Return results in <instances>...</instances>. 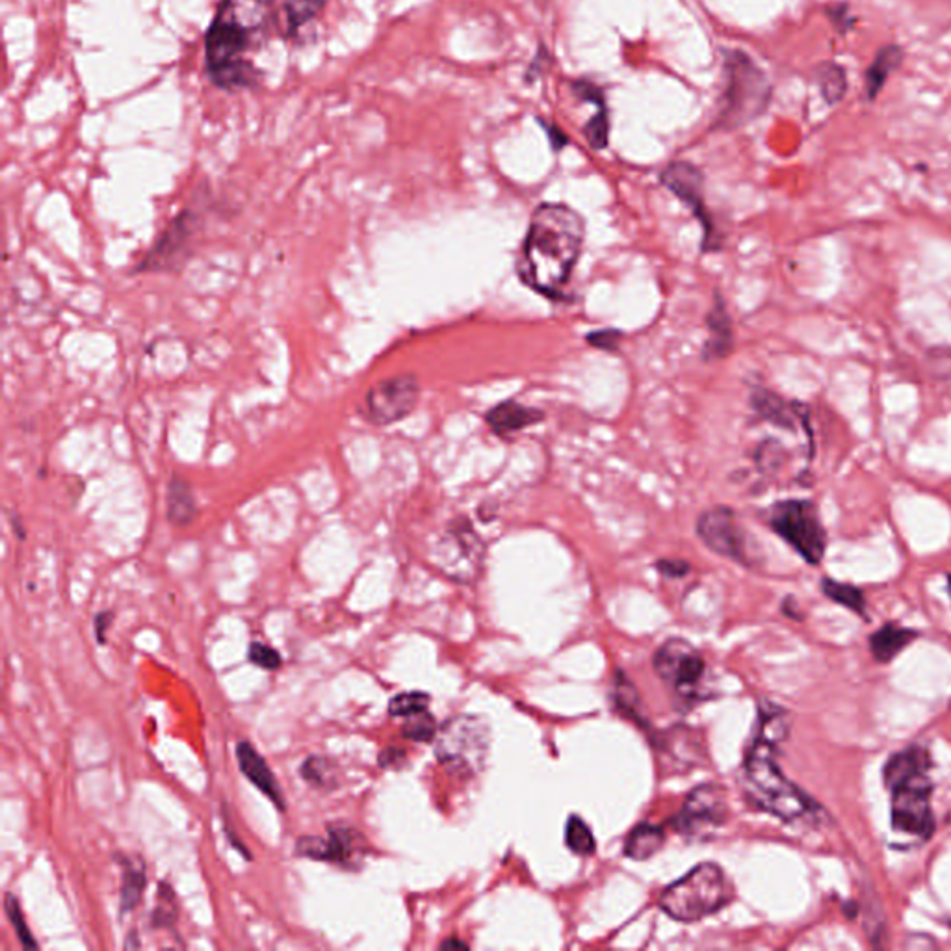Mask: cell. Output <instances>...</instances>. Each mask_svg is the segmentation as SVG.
Here are the masks:
<instances>
[{"mask_svg":"<svg viewBox=\"0 0 951 951\" xmlns=\"http://www.w3.org/2000/svg\"><path fill=\"white\" fill-rule=\"evenodd\" d=\"M818 82H820L823 99L829 105H836V102L842 101V97L845 96V90H848L844 69L836 66V63H823V66H820V69H818Z\"/></svg>","mask_w":951,"mask_h":951,"instance_id":"83f0119b","label":"cell"},{"mask_svg":"<svg viewBox=\"0 0 951 951\" xmlns=\"http://www.w3.org/2000/svg\"><path fill=\"white\" fill-rule=\"evenodd\" d=\"M276 29V0H221L205 40L210 82L226 91L257 86L262 73L255 60Z\"/></svg>","mask_w":951,"mask_h":951,"instance_id":"6da1fadb","label":"cell"},{"mask_svg":"<svg viewBox=\"0 0 951 951\" xmlns=\"http://www.w3.org/2000/svg\"><path fill=\"white\" fill-rule=\"evenodd\" d=\"M113 614L112 612H101V614H97L96 621H93V625H96V636L97 642L107 643V632L112 625Z\"/></svg>","mask_w":951,"mask_h":951,"instance_id":"f35d334b","label":"cell"},{"mask_svg":"<svg viewBox=\"0 0 951 951\" xmlns=\"http://www.w3.org/2000/svg\"><path fill=\"white\" fill-rule=\"evenodd\" d=\"M950 587H951V578H950Z\"/></svg>","mask_w":951,"mask_h":951,"instance_id":"b9f144b4","label":"cell"},{"mask_svg":"<svg viewBox=\"0 0 951 951\" xmlns=\"http://www.w3.org/2000/svg\"><path fill=\"white\" fill-rule=\"evenodd\" d=\"M732 900L731 884L714 862H703L660 895V909L676 922L693 923L721 911Z\"/></svg>","mask_w":951,"mask_h":951,"instance_id":"5b68a950","label":"cell"},{"mask_svg":"<svg viewBox=\"0 0 951 951\" xmlns=\"http://www.w3.org/2000/svg\"><path fill=\"white\" fill-rule=\"evenodd\" d=\"M653 665L660 681L675 695L686 701L697 697L706 676V662L692 643L682 637H671L654 654Z\"/></svg>","mask_w":951,"mask_h":951,"instance_id":"9c48e42d","label":"cell"},{"mask_svg":"<svg viewBox=\"0 0 951 951\" xmlns=\"http://www.w3.org/2000/svg\"><path fill=\"white\" fill-rule=\"evenodd\" d=\"M901 62V51L895 46L884 47L879 51L878 57L873 60L872 68L868 69L866 75V97L873 99L878 97L879 91L883 88L884 82L889 79V75L894 71Z\"/></svg>","mask_w":951,"mask_h":951,"instance_id":"d4e9b609","label":"cell"},{"mask_svg":"<svg viewBox=\"0 0 951 951\" xmlns=\"http://www.w3.org/2000/svg\"><path fill=\"white\" fill-rule=\"evenodd\" d=\"M770 99V85L747 57L734 52L729 58V86L723 108V121L734 125L747 123L756 118Z\"/></svg>","mask_w":951,"mask_h":951,"instance_id":"ba28073f","label":"cell"},{"mask_svg":"<svg viewBox=\"0 0 951 951\" xmlns=\"http://www.w3.org/2000/svg\"><path fill=\"white\" fill-rule=\"evenodd\" d=\"M541 420H545V413L535 409V407L523 406L515 400L501 402L485 415V423L489 426L491 432L502 439H507V437H512V435L518 434L529 426H535Z\"/></svg>","mask_w":951,"mask_h":951,"instance_id":"ac0fdd59","label":"cell"},{"mask_svg":"<svg viewBox=\"0 0 951 951\" xmlns=\"http://www.w3.org/2000/svg\"><path fill=\"white\" fill-rule=\"evenodd\" d=\"M586 240V224L576 210L562 204L535 209L524 238L518 276L535 293L557 298L571 279Z\"/></svg>","mask_w":951,"mask_h":951,"instance_id":"7a4b0ae2","label":"cell"},{"mask_svg":"<svg viewBox=\"0 0 951 951\" xmlns=\"http://www.w3.org/2000/svg\"><path fill=\"white\" fill-rule=\"evenodd\" d=\"M621 331H615V329H604V331H593L587 335V343L595 346L598 349H606V351H615L617 349V343H620Z\"/></svg>","mask_w":951,"mask_h":951,"instance_id":"8d00e7d4","label":"cell"},{"mask_svg":"<svg viewBox=\"0 0 951 951\" xmlns=\"http://www.w3.org/2000/svg\"><path fill=\"white\" fill-rule=\"evenodd\" d=\"M697 535L699 539L703 541L704 546H709L710 551L720 554V556L729 557L732 562L747 565L745 532L737 523L736 513L732 512L731 507L717 506L706 509L699 517Z\"/></svg>","mask_w":951,"mask_h":951,"instance_id":"4fadbf2b","label":"cell"},{"mask_svg":"<svg viewBox=\"0 0 951 951\" xmlns=\"http://www.w3.org/2000/svg\"><path fill=\"white\" fill-rule=\"evenodd\" d=\"M440 948H445V950L446 948H463V950H467L468 945L465 944V942H459V940L452 939L446 940V942H443V945H440Z\"/></svg>","mask_w":951,"mask_h":951,"instance_id":"60d3db41","label":"cell"},{"mask_svg":"<svg viewBox=\"0 0 951 951\" xmlns=\"http://www.w3.org/2000/svg\"><path fill=\"white\" fill-rule=\"evenodd\" d=\"M248 656L251 664L259 665L262 670L276 671L283 665L281 654L277 653L276 648L270 647V645H265V643H251Z\"/></svg>","mask_w":951,"mask_h":951,"instance_id":"d590c367","label":"cell"},{"mask_svg":"<svg viewBox=\"0 0 951 951\" xmlns=\"http://www.w3.org/2000/svg\"><path fill=\"white\" fill-rule=\"evenodd\" d=\"M614 690V701L617 710H620L621 714L626 715V717L637 721V717H640V697H637L634 682L628 681L623 671H615Z\"/></svg>","mask_w":951,"mask_h":951,"instance_id":"4dcf8cb0","label":"cell"},{"mask_svg":"<svg viewBox=\"0 0 951 951\" xmlns=\"http://www.w3.org/2000/svg\"><path fill=\"white\" fill-rule=\"evenodd\" d=\"M420 398V384L413 374H400L377 382L366 393L363 417L376 426H390L412 415Z\"/></svg>","mask_w":951,"mask_h":951,"instance_id":"30bf717a","label":"cell"},{"mask_svg":"<svg viewBox=\"0 0 951 951\" xmlns=\"http://www.w3.org/2000/svg\"><path fill=\"white\" fill-rule=\"evenodd\" d=\"M402 734L413 742H432L437 736V723H435L434 715L426 710L423 714L407 717Z\"/></svg>","mask_w":951,"mask_h":951,"instance_id":"e575fe53","label":"cell"},{"mask_svg":"<svg viewBox=\"0 0 951 951\" xmlns=\"http://www.w3.org/2000/svg\"><path fill=\"white\" fill-rule=\"evenodd\" d=\"M656 565H658L660 573L670 576V578L687 575V571H690V565L686 562H681V559H662Z\"/></svg>","mask_w":951,"mask_h":951,"instance_id":"74e56055","label":"cell"},{"mask_svg":"<svg viewBox=\"0 0 951 951\" xmlns=\"http://www.w3.org/2000/svg\"><path fill=\"white\" fill-rule=\"evenodd\" d=\"M489 726L478 715H457L437 732L435 754L440 764L462 775H476L489 753Z\"/></svg>","mask_w":951,"mask_h":951,"instance_id":"8992f818","label":"cell"},{"mask_svg":"<svg viewBox=\"0 0 951 951\" xmlns=\"http://www.w3.org/2000/svg\"><path fill=\"white\" fill-rule=\"evenodd\" d=\"M404 759L402 749L389 747L385 749L384 753L379 754V766L389 767L395 764L396 760Z\"/></svg>","mask_w":951,"mask_h":951,"instance_id":"ab89813d","label":"cell"},{"mask_svg":"<svg viewBox=\"0 0 951 951\" xmlns=\"http://www.w3.org/2000/svg\"><path fill=\"white\" fill-rule=\"evenodd\" d=\"M429 709V695L423 692H406L390 699L389 714L393 717H412Z\"/></svg>","mask_w":951,"mask_h":951,"instance_id":"d6a6232c","label":"cell"},{"mask_svg":"<svg viewBox=\"0 0 951 951\" xmlns=\"http://www.w3.org/2000/svg\"><path fill=\"white\" fill-rule=\"evenodd\" d=\"M168 518L177 526L190 524L198 513V501L192 487L180 476H174L168 484Z\"/></svg>","mask_w":951,"mask_h":951,"instance_id":"44dd1931","label":"cell"},{"mask_svg":"<svg viewBox=\"0 0 951 951\" xmlns=\"http://www.w3.org/2000/svg\"><path fill=\"white\" fill-rule=\"evenodd\" d=\"M305 783L318 790H335L338 786L337 764L324 756H309L299 767Z\"/></svg>","mask_w":951,"mask_h":951,"instance_id":"484cf974","label":"cell"},{"mask_svg":"<svg viewBox=\"0 0 951 951\" xmlns=\"http://www.w3.org/2000/svg\"><path fill=\"white\" fill-rule=\"evenodd\" d=\"M327 0H283V21L287 36H298L305 27L318 19Z\"/></svg>","mask_w":951,"mask_h":951,"instance_id":"603a6c76","label":"cell"},{"mask_svg":"<svg viewBox=\"0 0 951 951\" xmlns=\"http://www.w3.org/2000/svg\"><path fill=\"white\" fill-rule=\"evenodd\" d=\"M665 844V831L654 823H640L625 842V855L632 861H647Z\"/></svg>","mask_w":951,"mask_h":951,"instance_id":"7402d4cb","label":"cell"},{"mask_svg":"<svg viewBox=\"0 0 951 951\" xmlns=\"http://www.w3.org/2000/svg\"><path fill=\"white\" fill-rule=\"evenodd\" d=\"M237 759L238 766H240L249 783H254L266 798H270L271 803L279 811H285L287 805H285V795H283L281 786L277 783L271 767L262 759V754L251 743L240 742L237 745Z\"/></svg>","mask_w":951,"mask_h":951,"instance_id":"e0dca14e","label":"cell"},{"mask_svg":"<svg viewBox=\"0 0 951 951\" xmlns=\"http://www.w3.org/2000/svg\"><path fill=\"white\" fill-rule=\"evenodd\" d=\"M822 592L833 603L851 610L853 614L866 617V598H864V593L859 587L844 584V582L833 581V578H823Z\"/></svg>","mask_w":951,"mask_h":951,"instance_id":"4316f807","label":"cell"},{"mask_svg":"<svg viewBox=\"0 0 951 951\" xmlns=\"http://www.w3.org/2000/svg\"><path fill=\"white\" fill-rule=\"evenodd\" d=\"M729 818V801L723 786L703 784L687 795L681 812L673 820L676 833L690 839H704L714 833Z\"/></svg>","mask_w":951,"mask_h":951,"instance_id":"8fae6325","label":"cell"},{"mask_svg":"<svg viewBox=\"0 0 951 951\" xmlns=\"http://www.w3.org/2000/svg\"><path fill=\"white\" fill-rule=\"evenodd\" d=\"M123 864V879H121V894H119V907L121 912L135 911L138 903L141 901L143 890H146V866L141 861L129 859L121 862Z\"/></svg>","mask_w":951,"mask_h":951,"instance_id":"cb8c5ba5","label":"cell"},{"mask_svg":"<svg viewBox=\"0 0 951 951\" xmlns=\"http://www.w3.org/2000/svg\"><path fill=\"white\" fill-rule=\"evenodd\" d=\"M789 712L775 704H760L759 731L743 762L749 795L762 811L784 822H803L818 816L820 805L792 783L777 762L779 743L789 736Z\"/></svg>","mask_w":951,"mask_h":951,"instance_id":"3957f363","label":"cell"},{"mask_svg":"<svg viewBox=\"0 0 951 951\" xmlns=\"http://www.w3.org/2000/svg\"><path fill=\"white\" fill-rule=\"evenodd\" d=\"M158 903L152 911L151 925L155 929L171 928L177 922L179 909H177V900H175L174 890L168 883L158 884Z\"/></svg>","mask_w":951,"mask_h":951,"instance_id":"1f68e13d","label":"cell"},{"mask_svg":"<svg viewBox=\"0 0 951 951\" xmlns=\"http://www.w3.org/2000/svg\"><path fill=\"white\" fill-rule=\"evenodd\" d=\"M767 524L806 563L818 565L822 562L828 548V534L812 502H777L767 513Z\"/></svg>","mask_w":951,"mask_h":951,"instance_id":"52a82bcc","label":"cell"},{"mask_svg":"<svg viewBox=\"0 0 951 951\" xmlns=\"http://www.w3.org/2000/svg\"><path fill=\"white\" fill-rule=\"evenodd\" d=\"M198 231V215L192 210H182L168 229L160 235L151 251L143 257L136 271L175 270L190 251L192 237Z\"/></svg>","mask_w":951,"mask_h":951,"instance_id":"5bb4252c","label":"cell"},{"mask_svg":"<svg viewBox=\"0 0 951 951\" xmlns=\"http://www.w3.org/2000/svg\"><path fill=\"white\" fill-rule=\"evenodd\" d=\"M660 180L701 221V226L704 229L703 251L710 254V251H717V249L723 248L721 246V238L715 235L712 218H710L706 207H704L703 174L695 166H692V164L675 162L662 171Z\"/></svg>","mask_w":951,"mask_h":951,"instance_id":"7c38bea8","label":"cell"},{"mask_svg":"<svg viewBox=\"0 0 951 951\" xmlns=\"http://www.w3.org/2000/svg\"><path fill=\"white\" fill-rule=\"evenodd\" d=\"M706 327L710 337L703 346L704 360L725 359L734 348V335H732L731 316L726 313L725 301L720 294L715 293V301L706 315Z\"/></svg>","mask_w":951,"mask_h":951,"instance_id":"d6986e66","label":"cell"},{"mask_svg":"<svg viewBox=\"0 0 951 951\" xmlns=\"http://www.w3.org/2000/svg\"><path fill=\"white\" fill-rule=\"evenodd\" d=\"M931 756L922 745L898 751L884 764L883 779L892 795V828L895 833L929 839L934 831Z\"/></svg>","mask_w":951,"mask_h":951,"instance_id":"277c9868","label":"cell"},{"mask_svg":"<svg viewBox=\"0 0 951 951\" xmlns=\"http://www.w3.org/2000/svg\"><path fill=\"white\" fill-rule=\"evenodd\" d=\"M446 546L450 548L452 565L450 575L462 578V582H470L478 575L479 563H482V541L476 537L470 524L459 526L454 524L446 535Z\"/></svg>","mask_w":951,"mask_h":951,"instance_id":"2e32d148","label":"cell"},{"mask_svg":"<svg viewBox=\"0 0 951 951\" xmlns=\"http://www.w3.org/2000/svg\"><path fill=\"white\" fill-rule=\"evenodd\" d=\"M4 911H7L8 920L12 922V928L16 929V937H18L19 942L27 950H30V948L36 950L38 942H36L34 934L30 931L29 925L24 923L23 911H21L18 898L12 892H7V895H4Z\"/></svg>","mask_w":951,"mask_h":951,"instance_id":"836d02e7","label":"cell"},{"mask_svg":"<svg viewBox=\"0 0 951 951\" xmlns=\"http://www.w3.org/2000/svg\"><path fill=\"white\" fill-rule=\"evenodd\" d=\"M917 637V632L911 631V628H903V626L886 623V625L881 626L879 631L873 632L872 636H870V651H872L873 658L878 660L879 664H889L907 645H911Z\"/></svg>","mask_w":951,"mask_h":951,"instance_id":"ffe728a7","label":"cell"},{"mask_svg":"<svg viewBox=\"0 0 951 951\" xmlns=\"http://www.w3.org/2000/svg\"><path fill=\"white\" fill-rule=\"evenodd\" d=\"M365 853V844L359 831L344 828H329L327 839L320 836H301L296 842V855L315 859V861L335 862L338 866L355 868Z\"/></svg>","mask_w":951,"mask_h":951,"instance_id":"9a60e30c","label":"cell"},{"mask_svg":"<svg viewBox=\"0 0 951 951\" xmlns=\"http://www.w3.org/2000/svg\"><path fill=\"white\" fill-rule=\"evenodd\" d=\"M565 842L568 850L576 855H592L597 848V840L593 836L592 829L581 816L568 818L567 828H565Z\"/></svg>","mask_w":951,"mask_h":951,"instance_id":"f1b7e54d","label":"cell"},{"mask_svg":"<svg viewBox=\"0 0 951 951\" xmlns=\"http://www.w3.org/2000/svg\"><path fill=\"white\" fill-rule=\"evenodd\" d=\"M753 406L766 420H772L773 424L784 426V428H792V423H794L792 412L772 393H766V390L754 393Z\"/></svg>","mask_w":951,"mask_h":951,"instance_id":"f546056e","label":"cell"}]
</instances>
